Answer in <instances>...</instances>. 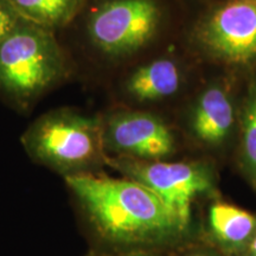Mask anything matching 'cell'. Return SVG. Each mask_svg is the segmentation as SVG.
<instances>
[{
    "instance_id": "6da1fadb",
    "label": "cell",
    "mask_w": 256,
    "mask_h": 256,
    "mask_svg": "<svg viewBox=\"0 0 256 256\" xmlns=\"http://www.w3.org/2000/svg\"><path fill=\"white\" fill-rule=\"evenodd\" d=\"M64 180L92 238L124 254L168 244L188 229L154 192L133 179L95 172Z\"/></svg>"
},
{
    "instance_id": "ba28073f",
    "label": "cell",
    "mask_w": 256,
    "mask_h": 256,
    "mask_svg": "<svg viewBox=\"0 0 256 256\" xmlns=\"http://www.w3.org/2000/svg\"><path fill=\"white\" fill-rule=\"evenodd\" d=\"M235 124V110L229 92L212 86L202 92L191 115V130L200 142L218 146L228 139Z\"/></svg>"
},
{
    "instance_id": "277c9868",
    "label": "cell",
    "mask_w": 256,
    "mask_h": 256,
    "mask_svg": "<svg viewBox=\"0 0 256 256\" xmlns=\"http://www.w3.org/2000/svg\"><path fill=\"white\" fill-rule=\"evenodd\" d=\"M106 165L152 190L185 228L190 223L194 200L209 192L214 184L209 168L198 162L138 160L107 154Z\"/></svg>"
},
{
    "instance_id": "2e32d148",
    "label": "cell",
    "mask_w": 256,
    "mask_h": 256,
    "mask_svg": "<svg viewBox=\"0 0 256 256\" xmlns=\"http://www.w3.org/2000/svg\"><path fill=\"white\" fill-rule=\"evenodd\" d=\"M196 256H204V255H196Z\"/></svg>"
},
{
    "instance_id": "52a82bcc",
    "label": "cell",
    "mask_w": 256,
    "mask_h": 256,
    "mask_svg": "<svg viewBox=\"0 0 256 256\" xmlns=\"http://www.w3.org/2000/svg\"><path fill=\"white\" fill-rule=\"evenodd\" d=\"M102 122L106 152L138 160H162L174 151V138L160 118L140 110H119Z\"/></svg>"
},
{
    "instance_id": "7a4b0ae2",
    "label": "cell",
    "mask_w": 256,
    "mask_h": 256,
    "mask_svg": "<svg viewBox=\"0 0 256 256\" xmlns=\"http://www.w3.org/2000/svg\"><path fill=\"white\" fill-rule=\"evenodd\" d=\"M26 154L66 179L100 172L107 152L102 122L74 108H58L37 118L22 136Z\"/></svg>"
},
{
    "instance_id": "5bb4252c",
    "label": "cell",
    "mask_w": 256,
    "mask_h": 256,
    "mask_svg": "<svg viewBox=\"0 0 256 256\" xmlns=\"http://www.w3.org/2000/svg\"><path fill=\"white\" fill-rule=\"evenodd\" d=\"M247 256H256V234L247 248Z\"/></svg>"
},
{
    "instance_id": "9c48e42d",
    "label": "cell",
    "mask_w": 256,
    "mask_h": 256,
    "mask_svg": "<svg viewBox=\"0 0 256 256\" xmlns=\"http://www.w3.org/2000/svg\"><path fill=\"white\" fill-rule=\"evenodd\" d=\"M182 86V72L172 60L160 58L138 68L126 82L130 98L139 102H154L174 95Z\"/></svg>"
},
{
    "instance_id": "9a60e30c",
    "label": "cell",
    "mask_w": 256,
    "mask_h": 256,
    "mask_svg": "<svg viewBox=\"0 0 256 256\" xmlns=\"http://www.w3.org/2000/svg\"><path fill=\"white\" fill-rule=\"evenodd\" d=\"M121 256H152V255H150L148 252H124V254L121 255Z\"/></svg>"
},
{
    "instance_id": "8992f818",
    "label": "cell",
    "mask_w": 256,
    "mask_h": 256,
    "mask_svg": "<svg viewBox=\"0 0 256 256\" xmlns=\"http://www.w3.org/2000/svg\"><path fill=\"white\" fill-rule=\"evenodd\" d=\"M160 17L154 0H110L92 14L88 32L102 52L130 55L154 37Z\"/></svg>"
},
{
    "instance_id": "3957f363",
    "label": "cell",
    "mask_w": 256,
    "mask_h": 256,
    "mask_svg": "<svg viewBox=\"0 0 256 256\" xmlns=\"http://www.w3.org/2000/svg\"><path fill=\"white\" fill-rule=\"evenodd\" d=\"M64 55L50 28L23 20L0 44V94L28 108L66 75Z\"/></svg>"
},
{
    "instance_id": "4fadbf2b",
    "label": "cell",
    "mask_w": 256,
    "mask_h": 256,
    "mask_svg": "<svg viewBox=\"0 0 256 256\" xmlns=\"http://www.w3.org/2000/svg\"><path fill=\"white\" fill-rule=\"evenodd\" d=\"M23 20L10 0H0V44L10 32Z\"/></svg>"
},
{
    "instance_id": "7c38bea8",
    "label": "cell",
    "mask_w": 256,
    "mask_h": 256,
    "mask_svg": "<svg viewBox=\"0 0 256 256\" xmlns=\"http://www.w3.org/2000/svg\"><path fill=\"white\" fill-rule=\"evenodd\" d=\"M241 164L256 191V78L249 83L241 112Z\"/></svg>"
},
{
    "instance_id": "5b68a950",
    "label": "cell",
    "mask_w": 256,
    "mask_h": 256,
    "mask_svg": "<svg viewBox=\"0 0 256 256\" xmlns=\"http://www.w3.org/2000/svg\"><path fill=\"white\" fill-rule=\"evenodd\" d=\"M194 40L212 58L234 66L256 64V0H226L197 25Z\"/></svg>"
},
{
    "instance_id": "8fae6325",
    "label": "cell",
    "mask_w": 256,
    "mask_h": 256,
    "mask_svg": "<svg viewBox=\"0 0 256 256\" xmlns=\"http://www.w3.org/2000/svg\"><path fill=\"white\" fill-rule=\"evenodd\" d=\"M20 17L50 28L68 24L78 14L83 0H10Z\"/></svg>"
},
{
    "instance_id": "30bf717a",
    "label": "cell",
    "mask_w": 256,
    "mask_h": 256,
    "mask_svg": "<svg viewBox=\"0 0 256 256\" xmlns=\"http://www.w3.org/2000/svg\"><path fill=\"white\" fill-rule=\"evenodd\" d=\"M209 226L217 242L230 252L247 249L256 234V216L241 208L217 202L209 210Z\"/></svg>"
}]
</instances>
